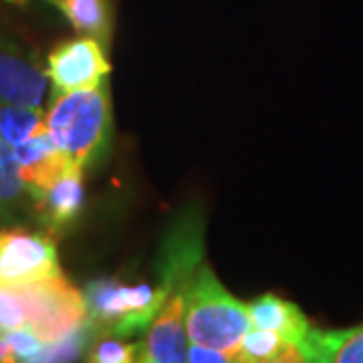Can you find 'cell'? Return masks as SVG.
<instances>
[{
	"label": "cell",
	"instance_id": "cell-1",
	"mask_svg": "<svg viewBox=\"0 0 363 363\" xmlns=\"http://www.w3.org/2000/svg\"><path fill=\"white\" fill-rule=\"evenodd\" d=\"M45 125L67 157L81 169L95 166L111 142V104L107 81L89 89L55 93Z\"/></svg>",
	"mask_w": 363,
	"mask_h": 363
},
{
	"label": "cell",
	"instance_id": "cell-2",
	"mask_svg": "<svg viewBox=\"0 0 363 363\" xmlns=\"http://www.w3.org/2000/svg\"><path fill=\"white\" fill-rule=\"evenodd\" d=\"M186 329L192 343L224 351L238 362L240 343L252 329L248 305L230 295L206 262L186 289Z\"/></svg>",
	"mask_w": 363,
	"mask_h": 363
},
{
	"label": "cell",
	"instance_id": "cell-3",
	"mask_svg": "<svg viewBox=\"0 0 363 363\" xmlns=\"http://www.w3.org/2000/svg\"><path fill=\"white\" fill-rule=\"evenodd\" d=\"M83 295L97 335L130 339L145 333L169 293L162 283H123L104 277L91 281Z\"/></svg>",
	"mask_w": 363,
	"mask_h": 363
},
{
	"label": "cell",
	"instance_id": "cell-4",
	"mask_svg": "<svg viewBox=\"0 0 363 363\" xmlns=\"http://www.w3.org/2000/svg\"><path fill=\"white\" fill-rule=\"evenodd\" d=\"M14 291L25 307L26 327L45 343L67 337L89 321L85 295L63 272L39 283L14 286Z\"/></svg>",
	"mask_w": 363,
	"mask_h": 363
},
{
	"label": "cell",
	"instance_id": "cell-5",
	"mask_svg": "<svg viewBox=\"0 0 363 363\" xmlns=\"http://www.w3.org/2000/svg\"><path fill=\"white\" fill-rule=\"evenodd\" d=\"M55 274H61V267L51 234L0 228V286H25Z\"/></svg>",
	"mask_w": 363,
	"mask_h": 363
},
{
	"label": "cell",
	"instance_id": "cell-6",
	"mask_svg": "<svg viewBox=\"0 0 363 363\" xmlns=\"http://www.w3.org/2000/svg\"><path fill=\"white\" fill-rule=\"evenodd\" d=\"M47 77L55 93L89 89L104 83L111 73L105 45L93 37L59 43L47 57Z\"/></svg>",
	"mask_w": 363,
	"mask_h": 363
},
{
	"label": "cell",
	"instance_id": "cell-7",
	"mask_svg": "<svg viewBox=\"0 0 363 363\" xmlns=\"http://www.w3.org/2000/svg\"><path fill=\"white\" fill-rule=\"evenodd\" d=\"M186 289L188 283L178 285L164 301L156 319L145 329L140 341V359L145 363L188 362L190 337L186 329Z\"/></svg>",
	"mask_w": 363,
	"mask_h": 363
},
{
	"label": "cell",
	"instance_id": "cell-8",
	"mask_svg": "<svg viewBox=\"0 0 363 363\" xmlns=\"http://www.w3.org/2000/svg\"><path fill=\"white\" fill-rule=\"evenodd\" d=\"M47 71L13 40L0 37V101L43 109Z\"/></svg>",
	"mask_w": 363,
	"mask_h": 363
},
{
	"label": "cell",
	"instance_id": "cell-9",
	"mask_svg": "<svg viewBox=\"0 0 363 363\" xmlns=\"http://www.w3.org/2000/svg\"><path fill=\"white\" fill-rule=\"evenodd\" d=\"M14 160L21 169V178L26 184L33 202L52 188L69 169L79 168L67 154L52 142L49 131H40L21 145L13 147Z\"/></svg>",
	"mask_w": 363,
	"mask_h": 363
},
{
	"label": "cell",
	"instance_id": "cell-10",
	"mask_svg": "<svg viewBox=\"0 0 363 363\" xmlns=\"http://www.w3.org/2000/svg\"><path fill=\"white\" fill-rule=\"evenodd\" d=\"M83 206H85L83 169L73 168L33 202V212L47 233L51 236H61L75 226V222L83 212Z\"/></svg>",
	"mask_w": 363,
	"mask_h": 363
},
{
	"label": "cell",
	"instance_id": "cell-11",
	"mask_svg": "<svg viewBox=\"0 0 363 363\" xmlns=\"http://www.w3.org/2000/svg\"><path fill=\"white\" fill-rule=\"evenodd\" d=\"M303 362L363 363V327L321 331L309 329L298 345Z\"/></svg>",
	"mask_w": 363,
	"mask_h": 363
},
{
	"label": "cell",
	"instance_id": "cell-12",
	"mask_svg": "<svg viewBox=\"0 0 363 363\" xmlns=\"http://www.w3.org/2000/svg\"><path fill=\"white\" fill-rule=\"evenodd\" d=\"M248 313H250L255 327L271 329L289 343H295L297 347L311 329L307 317L303 315V311L295 303L277 297L272 293H267L257 301H252L248 305Z\"/></svg>",
	"mask_w": 363,
	"mask_h": 363
},
{
	"label": "cell",
	"instance_id": "cell-13",
	"mask_svg": "<svg viewBox=\"0 0 363 363\" xmlns=\"http://www.w3.org/2000/svg\"><path fill=\"white\" fill-rule=\"evenodd\" d=\"M28 208L33 212V198L21 178L13 147L0 138V218L4 222L18 220Z\"/></svg>",
	"mask_w": 363,
	"mask_h": 363
},
{
	"label": "cell",
	"instance_id": "cell-14",
	"mask_svg": "<svg viewBox=\"0 0 363 363\" xmlns=\"http://www.w3.org/2000/svg\"><path fill=\"white\" fill-rule=\"evenodd\" d=\"M59 11L83 37L101 40L105 47L111 40V11L107 0H57Z\"/></svg>",
	"mask_w": 363,
	"mask_h": 363
},
{
	"label": "cell",
	"instance_id": "cell-15",
	"mask_svg": "<svg viewBox=\"0 0 363 363\" xmlns=\"http://www.w3.org/2000/svg\"><path fill=\"white\" fill-rule=\"evenodd\" d=\"M238 362L271 363V362H303V355L295 343H289L271 329H250L238 350Z\"/></svg>",
	"mask_w": 363,
	"mask_h": 363
},
{
	"label": "cell",
	"instance_id": "cell-16",
	"mask_svg": "<svg viewBox=\"0 0 363 363\" xmlns=\"http://www.w3.org/2000/svg\"><path fill=\"white\" fill-rule=\"evenodd\" d=\"M45 130L47 125L43 109L0 101V138L11 147L25 143Z\"/></svg>",
	"mask_w": 363,
	"mask_h": 363
},
{
	"label": "cell",
	"instance_id": "cell-17",
	"mask_svg": "<svg viewBox=\"0 0 363 363\" xmlns=\"http://www.w3.org/2000/svg\"><path fill=\"white\" fill-rule=\"evenodd\" d=\"M95 335H97L95 329L87 321L71 335L52 341V343H45L43 351L37 355V362H75L87 353Z\"/></svg>",
	"mask_w": 363,
	"mask_h": 363
},
{
	"label": "cell",
	"instance_id": "cell-18",
	"mask_svg": "<svg viewBox=\"0 0 363 363\" xmlns=\"http://www.w3.org/2000/svg\"><path fill=\"white\" fill-rule=\"evenodd\" d=\"M87 362L95 363H130L140 359V341L130 343L128 339L113 335H95L85 353Z\"/></svg>",
	"mask_w": 363,
	"mask_h": 363
},
{
	"label": "cell",
	"instance_id": "cell-19",
	"mask_svg": "<svg viewBox=\"0 0 363 363\" xmlns=\"http://www.w3.org/2000/svg\"><path fill=\"white\" fill-rule=\"evenodd\" d=\"M2 339L11 345L16 362H37V355L45 347V341L26 325L6 331Z\"/></svg>",
	"mask_w": 363,
	"mask_h": 363
},
{
	"label": "cell",
	"instance_id": "cell-20",
	"mask_svg": "<svg viewBox=\"0 0 363 363\" xmlns=\"http://www.w3.org/2000/svg\"><path fill=\"white\" fill-rule=\"evenodd\" d=\"M25 307L14 289L0 286V337L16 327H25Z\"/></svg>",
	"mask_w": 363,
	"mask_h": 363
},
{
	"label": "cell",
	"instance_id": "cell-21",
	"mask_svg": "<svg viewBox=\"0 0 363 363\" xmlns=\"http://www.w3.org/2000/svg\"><path fill=\"white\" fill-rule=\"evenodd\" d=\"M188 362L192 363H233L236 362L233 355L224 353V351L212 350L200 343H192L188 347Z\"/></svg>",
	"mask_w": 363,
	"mask_h": 363
},
{
	"label": "cell",
	"instance_id": "cell-22",
	"mask_svg": "<svg viewBox=\"0 0 363 363\" xmlns=\"http://www.w3.org/2000/svg\"><path fill=\"white\" fill-rule=\"evenodd\" d=\"M11 362H16V359H14L13 350H11V345H9L4 339L0 337V363H11Z\"/></svg>",
	"mask_w": 363,
	"mask_h": 363
},
{
	"label": "cell",
	"instance_id": "cell-23",
	"mask_svg": "<svg viewBox=\"0 0 363 363\" xmlns=\"http://www.w3.org/2000/svg\"><path fill=\"white\" fill-rule=\"evenodd\" d=\"M6 2H13V4H25L26 0H6Z\"/></svg>",
	"mask_w": 363,
	"mask_h": 363
},
{
	"label": "cell",
	"instance_id": "cell-24",
	"mask_svg": "<svg viewBox=\"0 0 363 363\" xmlns=\"http://www.w3.org/2000/svg\"><path fill=\"white\" fill-rule=\"evenodd\" d=\"M47 2H52V4H57V0H47Z\"/></svg>",
	"mask_w": 363,
	"mask_h": 363
}]
</instances>
